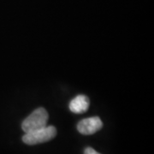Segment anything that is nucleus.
Here are the masks:
<instances>
[{"mask_svg": "<svg viewBox=\"0 0 154 154\" xmlns=\"http://www.w3.org/2000/svg\"><path fill=\"white\" fill-rule=\"evenodd\" d=\"M103 127V122L99 116L85 118L77 124V130L84 135L94 134L100 130Z\"/></svg>", "mask_w": 154, "mask_h": 154, "instance_id": "nucleus-3", "label": "nucleus"}, {"mask_svg": "<svg viewBox=\"0 0 154 154\" xmlns=\"http://www.w3.org/2000/svg\"><path fill=\"white\" fill-rule=\"evenodd\" d=\"M57 135V129L54 126H45L34 131L26 133L22 136V141L27 145H37L50 141Z\"/></svg>", "mask_w": 154, "mask_h": 154, "instance_id": "nucleus-2", "label": "nucleus"}, {"mask_svg": "<svg viewBox=\"0 0 154 154\" xmlns=\"http://www.w3.org/2000/svg\"><path fill=\"white\" fill-rule=\"evenodd\" d=\"M84 154H100L98 152H96L94 149H93L92 147H87L84 151Z\"/></svg>", "mask_w": 154, "mask_h": 154, "instance_id": "nucleus-5", "label": "nucleus"}, {"mask_svg": "<svg viewBox=\"0 0 154 154\" xmlns=\"http://www.w3.org/2000/svg\"><path fill=\"white\" fill-rule=\"evenodd\" d=\"M69 108L73 113L75 114L84 113L89 108V99L85 95H78L70 101Z\"/></svg>", "mask_w": 154, "mask_h": 154, "instance_id": "nucleus-4", "label": "nucleus"}, {"mask_svg": "<svg viewBox=\"0 0 154 154\" xmlns=\"http://www.w3.org/2000/svg\"><path fill=\"white\" fill-rule=\"evenodd\" d=\"M49 115L46 110L43 107H39L28 116L22 122V128L25 133L34 131L47 126Z\"/></svg>", "mask_w": 154, "mask_h": 154, "instance_id": "nucleus-1", "label": "nucleus"}]
</instances>
